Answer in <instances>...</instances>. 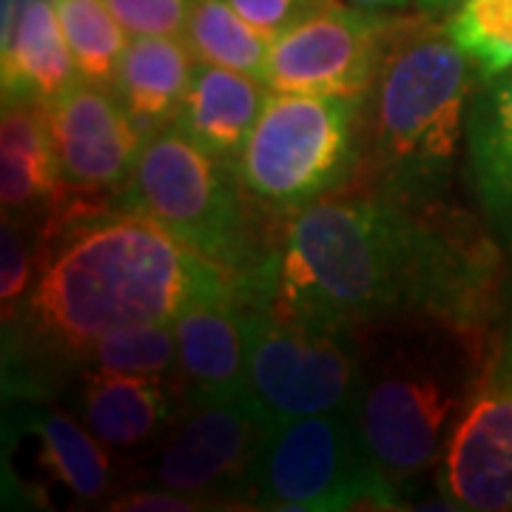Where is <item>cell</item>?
<instances>
[{"instance_id": "cell-7", "label": "cell", "mask_w": 512, "mask_h": 512, "mask_svg": "<svg viewBox=\"0 0 512 512\" xmlns=\"http://www.w3.org/2000/svg\"><path fill=\"white\" fill-rule=\"evenodd\" d=\"M239 498L262 510H396L402 493L367 453L353 410L276 424L245 476Z\"/></svg>"}, {"instance_id": "cell-21", "label": "cell", "mask_w": 512, "mask_h": 512, "mask_svg": "<svg viewBox=\"0 0 512 512\" xmlns=\"http://www.w3.org/2000/svg\"><path fill=\"white\" fill-rule=\"evenodd\" d=\"M183 40L200 63L237 69L265 80L271 37L254 29L228 0H197L185 23Z\"/></svg>"}, {"instance_id": "cell-26", "label": "cell", "mask_w": 512, "mask_h": 512, "mask_svg": "<svg viewBox=\"0 0 512 512\" xmlns=\"http://www.w3.org/2000/svg\"><path fill=\"white\" fill-rule=\"evenodd\" d=\"M128 35L180 37L197 0H106Z\"/></svg>"}, {"instance_id": "cell-4", "label": "cell", "mask_w": 512, "mask_h": 512, "mask_svg": "<svg viewBox=\"0 0 512 512\" xmlns=\"http://www.w3.org/2000/svg\"><path fill=\"white\" fill-rule=\"evenodd\" d=\"M476 63L447 32L393 37L373 100V168L384 194L436 202L447 191L461 143Z\"/></svg>"}, {"instance_id": "cell-5", "label": "cell", "mask_w": 512, "mask_h": 512, "mask_svg": "<svg viewBox=\"0 0 512 512\" xmlns=\"http://www.w3.org/2000/svg\"><path fill=\"white\" fill-rule=\"evenodd\" d=\"M222 160L188 140L177 126L146 134L134 171L123 191V208L163 222L188 248L208 256L231 274L251 279L265 262L256 251L248 208L239 180Z\"/></svg>"}, {"instance_id": "cell-6", "label": "cell", "mask_w": 512, "mask_h": 512, "mask_svg": "<svg viewBox=\"0 0 512 512\" xmlns=\"http://www.w3.org/2000/svg\"><path fill=\"white\" fill-rule=\"evenodd\" d=\"M362 97L268 94L231 165L242 191L279 211H299L348 183L359 163Z\"/></svg>"}, {"instance_id": "cell-9", "label": "cell", "mask_w": 512, "mask_h": 512, "mask_svg": "<svg viewBox=\"0 0 512 512\" xmlns=\"http://www.w3.org/2000/svg\"><path fill=\"white\" fill-rule=\"evenodd\" d=\"M396 23L367 6L322 3L271 40V92L365 97L382 72Z\"/></svg>"}, {"instance_id": "cell-25", "label": "cell", "mask_w": 512, "mask_h": 512, "mask_svg": "<svg viewBox=\"0 0 512 512\" xmlns=\"http://www.w3.org/2000/svg\"><path fill=\"white\" fill-rule=\"evenodd\" d=\"M35 282V242H29L18 217L9 220L3 214L0 231V302H3V322L9 325L18 319L20 308Z\"/></svg>"}, {"instance_id": "cell-14", "label": "cell", "mask_w": 512, "mask_h": 512, "mask_svg": "<svg viewBox=\"0 0 512 512\" xmlns=\"http://www.w3.org/2000/svg\"><path fill=\"white\" fill-rule=\"evenodd\" d=\"M464 146L487 228L512 259V69L484 77L473 94Z\"/></svg>"}, {"instance_id": "cell-3", "label": "cell", "mask_w": 512, "mask_h": 512, "mask_svg": "<svg viewBox=\"0 0 512 512\" xmlns=\"http://www.w3.org/2000/svg\"><path fill=\"white\" fill-rule=\"evenodd\" d=\"M356 339L359 384L350 410L373 464L404 495L439 467L484 373L476 325L424 316L384 322Z\"/></svg>"}, {"instance_id": "cell-30", "label": "cell", "mask_w": 512, "mask_h": 512, "mask_svg": "<svg viewBox=\"0 0 512 512\" xmlns=\"http://www.w3.org/2000/svg\"><path fill=\"white\" fill-rule=\"evenodd\" d=\"M356 6H367V9H402L410 0H350Z\"/></svg>"}, {"instance_id": "cell-15", "label": "cell", "mask_w": 512, "mask_h": 512, "mask_svg": "<svg viewBox=\"0 0 512 512\" xmlns=\"http://www.w3.org/2000/svg\"><path fill=\"white\" fill-rule=\"evenodd\" d=\"M265 100V80L197 60L174 126L211 157L234 165L254 131Z\"/></svg>"}, {"instance_id": "cell-24", "label": "cell", "mask_w": 512, "mask_h": 512, "mask_svg": "<svg viewBox=\"0 0 512 512\" xmlns=\"http://www.w3.org/2000/svg\"><path fill=\"white\" fill-rule=\"evenodd\" d=\"M86 362L92 365V370H114V373L160 379L177 365L174 322L114 330L86 353Z\"/></svg>"}, {"instance_id": "cell-23", "label": "cell", "mask_w": 512, "mask_h": 512, "mask_svg": "<svg viewBox=\"0 0 512 512\" xmlns=\"http://www.w3.org/2000/svg\"><path fill=\"white\" fill-rule=\"evenodd\" d=\"M447 35L484 77L512 69V0H464L447 23Z\"/></svg>"}, {"instance_id": "cell-20", "label": "cell", "mask_w": 512, "mask_h": 512, "mask_svg": "<svg viewBox=\"0 0 512 512\" xmlns=\"http://www.w3.org/2000/svg\"><path fill=\"white\" fill-rule=\"evenodd\" d=\"M40 464L74 498L94 501L109 490L111 461L103 441L66 413H46L37 419Z\"/></svg>"}, {"instance_id": "cell-19", "label": "cell", "mask_w": 512, "mask_h": 512, "mask_svg": "<svg viewBox=\"0 0 512 512\" xmlns=\"http://www.w3.org/2000/svg\"><path fill=\"white\" fill-rule=\"evenodd\" d=\"M171 416V402L154 376L89 370L83 390V421L109 447L148 441Z\"/></svg>"}, {"instance_id": "cell-10", "label": "cell", "mask_w": 512, "mask_h": 512, "mask_svg": "<svg viewBox=\"0 0 512 512\" xmlns=\"http://www.w3.org/2000/svg\"><path fill=\"white\" fill-rule=\"evenodd\" d=\"M450 510L512 512V322L439 461Z\"/></svg>"}, {"instance_id": "cell-16", "label": "cell", "mask_w": 512, "mask_h": 512, "mask_svg": "<svg viewBox=\"0 0 512 512\" xmlns=\"http://www.w3.org/2000/svg\"><path fill=\"white\" fill-rule=\"evenodd\" d=\"M3 57V103H46L80 80L66 43L57 0H20L18 20Z\"/></svg>"}, {"instance_id": "cell-22", "label": "cell", "mask_w": 512, "mask_h": 512, "mask_svg": "<svg viewBox=\"0 0 512 512\" xmlns=\"http://www.w3.org/2000/svg\"><path fill=\"white\" fill-rule=\"evenodd\" d=\"M57 15L77 72L97 86H114L128 37L106 0H57Z\"/></svg>"}, {"instance_id": "cell-27", "label": "cell", "mask_w": 512, "mask_h": 512, "mask_svg": "<svg viewBox=\"0 0 512 512\" xmlns=\"http://www.w3.org/2000/svg\"><path fill=\"white\" fill-rule=\"evenodd\" d=\"M242 18L248 20L254 29L274 40L279 32H285L291 23L305 18L316 6L328 0H228Z\"/></svg>"}, {"instance_id": "cell-1", "label": "cell", "mask_w": 512, "mask_h": 512, "mask_svg": "<svg viewBox=\"0 0 512 512\" xmlns=\"http://www.w3.org/2000/svg\"><path fill=\"white\" fill-rule=\"evenodd\" d=\"M433 205L379 191L299 208L282 251L271 256L265 302L353 336L424 316L478 325L493 282V248Z\"/></svg>"}, {"instance_id": "cell-11", "label": "cell", "mask_w": 512, "mask_h": 512, "mask_svg": "<svg viewBox=\"0 0 512 512\" xmlns=\"http://www.w3.org/2000/svg\"><path fill=\"white\" fill-rule=\"evenodd\" d=\"M276 424L254 396L194 402L160 453L154 481L174 493L237 495Z\"/></svg>"}, {"instance_id": "cell-2", "label": "cell", "mask_w": 512, "mask_h": 512, "mask_svg": "<svg viewBox=\"0 0 512 512\" xmlns=\"http://www.w3.org/2000/svg\"><path fill=\"white\" fill-rule=\"evenodd\" d=\"M23 302L32 336L63 353L89 350L114 330L174 322L220 296L254 299L259 274H231L140 211H106L60 225Z\"/></svg>"}, {"instance_id": "cell-28", "label": "cell", "mask_w": 512, "mask_h": 512, "mask_svg": "<svg viewBox=\"0 0 512 512\" xmlns=\"http://www.w3.org/2000/svg\"><path fill=\"white\" fill-rule=\"evenodd\" d=\"M111 510H137V512H191L202 510L200 498L185 493H174L160 487L157 493H131L123 495L117 504H111Z\"/></svg>"}, {"instance_id": "cell-8", "label": "cell", "mask_w": 512, "mask_h": 512, "mask_svg": "<svg viewBox=\"0 0 512 512\" xmlns=\"http://www.w3.org/2000/svg\"><path fill=\"white\" fill-rule=\"evenodd\" d=\"M248 387L274 424L342 410L359 384V339L274 311L265 296L245 305Z\"/></svg>"}, {"instance_id": "cell-17", "label": "cell", "mask_w": 512, "mask_h": 512, "mask_svg": "<svg viewBox=\"0 0 512 512\" xmlns=\"http://www.w3.org/2000/svg\"><path fill=\"white\" fill-rule=\"evenodd\" d=\"M63 177L43 103H3L0 123V200L3 214H26L55 205Z\"/></svg>"}, {"instance_id": "cell-12", "label": "cell", "mask_w": 512, "mask_h": 512, "mask_svg": "<svg viewBox=\"0 0 512 512\" xmlns=\"http://www.w3.org/2000/svg\"><path fill=\"white\" fill-rule=\"evenodd\" d=\"M63 185L77 194L109 191L128 183L146 131L117 94L77 80L43 103Z\"/></svg>"}, {"instance_id": "cell-18", "label": "cell", "mask_w": 512, "mask_h": 512, "mask_svg": "<svg viewBox=\"0 0 512 512\" xmlns=\"http://www.w3.org/2000/svg\"><path fill=\"white\" fill-rule=\"evenodd\" d=\"M191 57L180 37L137 35L128 40L114 77V94L143 131L177 117L194 74Z\"/></svg>"}, {"instance_id": "cell-13", "label": "cell", "mask_w": 512, "mask_h": 512, "mask_svg": "<svg viewBox=\"0 0 512 512\" xmlns=\"http://www.w3.org/2000/svg\"><path fill=\"white\" fill-rule=\"evenodd\" d=\"M248 302V296H220L191 305L174 319L177 367L191 404L251 393L245 342Z\"/></svg>"}, {"instance_id": "cell-29", "label": "cell", "mask_w": 512, "mask_h": 512, "mask_svg": "<svg viewBox=\"0 0 512 512\" xmlns=\"http://www.w3.org/2000/svg\"><path fill=\"white\" fill-rule=\"evenodd\" d=\"M416 3L424 15H444V12H456L464 0H416Z\"/></svg>"}]
</instances>
